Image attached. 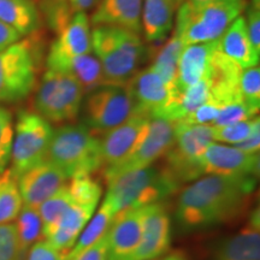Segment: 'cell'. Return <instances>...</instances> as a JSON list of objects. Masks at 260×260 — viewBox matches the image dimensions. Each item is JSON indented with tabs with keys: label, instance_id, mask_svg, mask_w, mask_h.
I'll return each instance as SVG.
<instances>
[{
	"label": "cell",
	"instance_id": "obj_22",
	"mask_svg": "<svg viewBox=\"0 0 260 260\" xmlns=\"http://www.w3.org/2000/svg\"><path fill=\"white\" fill-rule=\"evenodd\" d=\"M218 51L239 65L241 69L259 64L260 54L254 50L247 34L245 18L237 17L217 40Z\"/></svg>",
	"mask_w": 260,
	"mask_h": 260
},
{
	"label": "cell",
	"instance_id": "obj_9",
	"mask_svg": "<svg viewBox=\"0 0 260 260\" xmlns=\"http://www.w3.org/2000/svg\"><path fill=\"white\" fill-rule=\"evenodd\" d=\"M81 110L83 124L98 135L105 134L135 115V104L126 84H105L87 94Z\"/></svg>",
	"mask_w": 260,
	"mask_h": 260
},
{
	"label": "cell",
	"instance_id": "obj_19",
	"mask_svg": "<svg viewBox=\"0 0 260 260\" xmlns=\"http://www.w3.org/2000/svg\"><path fill=\"white\" fill-rule=\"evenodd\" d=\"M217 48V40L187 45L183 48L177 67V90L186 89L191 84L210 77Z\"/></svg>",
	"mask_w": 260,
	"mask_h": 260
},
{
	"label": "cell",
	"instance_id": "obj_26",
	"mask_svg": "<svg viewBox=\"0 0 260 260\" xmlns=\"http://www.w3.org/2000/svg\"><path fill=\"white\" fill-rule=\"evenodd\" d=\"M0 22L22 38L40 29L41 16L31 0H0Z\"/></svg>",
	"mask_w": 260,
	"mask_h": 260
},
{
	"label": "cell",
	"instance_id": "obj_25",
	"mask_svg": "<svg viewBox=\"0 0 260 260\" xmlns=\"http://www.w3.org/2000/svg\"><path fill=\"white\" fill-rule=\"evenodd\" d=\"M47 69L69 75L77 81L84 94H88L92 90L99 88L100 86H105L102 64L93 53L48 64Z\"/></svg>",
	"mask_w": 260,
	"mask_h": 260
},
{
	"label": "cell",
	"instance_id": "obj_39",
	"mask_svg": "<svg viewBox=\"0 0 260 260\" xmlns=\"http://www.w3.org/2000/svg\"><path fill=\"white\" fill-rule=\"evenodd\" d=\"M223 105L213 99H209L206 103L194 110L189 116L183 119V123L187 124H203V125H212L214 119L217 118Z\"/></svg>",
	"mask_w": 260,
	"mask_h": 260
},
{
	"label": "cell",
	"instance_id": "obj_43",
	"mask_svg": "<svg viewBox=\"0 0 260 260\" xmlns=\"http://www.w3.org/2000/svg\"><path fill=\"white\" fill-rule=\"evenodd\" d=\"M234 147H236L240 151L246 152V153L249 154H259L260 149V130H256V132L253 133V134L243 140L240 144L234 145Z\"/></svg>",
	"mask_w": 260,
	"mask_h": 260
},
{
	"label": "cell",
	"instance_id": "obj_35",
	"mask_svg": "<svg viewBox=\"0 0 260 260\" xmlns=\"http://www.w3.org/2000/svg\"><path fill=\"white\" fill-rule=\"evenodd\" d=\"M14 133L15 126L11 112L0 106V176L8 170V165L11 160Z\"/></svg>",
	"mask_w": 260,
	"mask_h": 260
},
{
	"label": "cell",
	"instance_id": "obj_1",
	"mask_svg": "<svg viewBox=\"0 0 260 260\" xmlns=\"http://www.w3.org/2000/svg\"><path fill=\"white\" fill-rule=\"evenodd\" d=\"M256 177L204 175L181 191L176 220L183 232H201L237 218L249 205Z\"/></svg>",
	"mask_w": 260,
	"mask_h": 260
},
{
	"label": "cell",
	"instance_id": "obj_34",
	"mask_svg": "<svg viewBox=\"0 0 260 260\" xmlns=\"http://www.w3.org/2000/svg\"><path fill=\"white\" fill-rule=\"evenodd\" d=\"M239 90L241 100L254 111L260 107V68L259 65L243 69L240 76Z\"/></svg>",
	"mask_w": 260,
	"mask_h": 260
},
{
	"label": "cell",
	"instance_id": "obj_21",
	"mask_svg": "<svg viewBox=\"0 0 260 260\" xmlns=\"http://www.w3.org/2000/svg\"><path fill=\"white\" fill-rule=\"evenodd\" d=\"M142 0H100L92 15V23L128 29L140 34Z\"/></svg>",
	"mask_w": 260,
	"mask_h": 260
},
{
	"label": "cell",
	"instance_id": "obj_48",
	"mask_svg": "<svg viewBox=\"0 0 260 260\" xmlns=\"http://www.w3.org/2000/svg\"><path fill=\"white\" fill-rule=\"evenodd\" d=\"M175 2H176V4H177V6H178L180 4H182V3H183L184 0H175Z\"/></svg>",
	"mask_w": 260,
	"mask_h": 260
},
{
	"label": "cell",
	"instance_id": "obj_33",
	"mask_svg": "<svg viewBox=\"0 0 260 260\" xmlns=\"http://www.w3.org/2000/svg\"><path fill=\"white\" fill-rule=\"evenodd\" d=\"M256 130H260L259 116L253 117L247 121L232 123V124L228 125L212 126L213 142L234 146L249 138Z\"/></svg>",
	"mask_w": 260,
	"mask_h": 260
},
{
	"label": "cell",
	"instance_id": "obj_46",
	"mask_svg": "<svg viewBox=\"0 0 260 260\" xmlns=\"http://www.w3.org/2000/svg\"><path fill=\"white\" fill-rule=\"evenodd\" d=\"M159 260H189V259H188V256L186 254H183V253L175 252V253H171V254L164 256V258H161Z\"/></svg>",
	"mask_w": 260,
	"mask_h": 260
},
{
	"label": "cell",
	"instance_id": "obj_2",
	"mask_svg": "<svg viewBox=\"0 0 260 260\" xmlns=\"http://www.w3.org/2000/svg\"><path fill=\"white\" fill-rule=\"evenodd\" d=\"M106 195L115 205L117 214L162 203L180 187V183L164 167H148L124 172L106 181Z\"/></svg>",
	"mask_w": 260,
	"mask_h": 260
},
{
	"label": "cell",
	"instance_id": "obj_6",
	"mask_svg": "<svg viewBox=\"0 0 260 260\" xmlns=\"http://www.w3.org/2000/svg\"><path fill=\"white\" fill-rule=\"evenodd\" d=\"M83 96L76 80L65 73L47 69L35 95V109L50 123H71L80 115Z\"/></svg>",
	"mask_w": 260,
	"mask_h": 260
},
{
	"label": "cell",
	"instance_id": "obj_36",
	"mask_svg": "<svg viewBox=\"0 0 260 260\" xmlns=\"http://www.w3.org/2000/svg\"><path fill=\"white\" fill-rule=\"evenodd\" d=\"M255 116H258V112L251 109L242 100H235V102L225 104L222 107V110L211 126L228 125L232 124V123L247 121V119H251Z\"/></svg>",
	"mask_w": 260,
	"mask_h": 260
},
{
	"label": "cell",
	"instance_id": "obj_12",
	"mask_svg": "<svg viewBox=\"0 0 260 260\" xmlns=\"http://www.w3.org/2000/svg\"><path fill=\"white\" fill-rule=\"evenodd\" d=\"M92 47L102 64L105 84L125 86L139 73V64L117 46L109 25H95L92 30Z\"/></svg>",
	"mask_w": 260,
	"mask_h": 260
},
{
	"label": "cell",
	"instance_id": "obj_8",
	"mask_svg": "<svg viewBox=\"0 0 260 260\" xmlns=\"http://www.w3.org/2000/svg\"><path fill=\"white\" fill-rule=\"evenodd\" d=\"M54 130L51 123L37 112L21 111L15 125L10 172L16 178L46 160Z\"/></svg>",
	"mask_w": 260,
	"mask_h": 260
},
{
	"label": "cell",
	"instance_id": "obj_7",
	"mask_svg": "<svg viewBox=\"0 0 260 260\" xmlns=\"http://www.w3.org/2000/svg\"><path fill=\"white\" fill-rule=\"evenodd\" d=\"M37 75V46L30 40H18L0 52V104L25 99L34 89Z\"/></svg>",
	"mask_w": 260,
	"mask_h": 260
},
{
	"label": "cell",
	"instance_id": "obj_40",
	"mask_svg": "<svg viewBox=\"0 0 260 260\" xmlns=\"http://www.w3.org/2000/svg\"><path fill=\"white\" fill-rule=\"evenodd\" d=\"M260 0H251L249 4H247L245 11L246 17L245 23L247 34H248L249 41L254 50L260 54Z\"/></svg>",
	"mask_w": 260,
	"mask_h": 260
},
{
	"label": "cell",
	"instance_id": "obj_14",
	"mask_svg": "<svg viewBox=\"0 0 260 260\" xmlns=\"http://www.w3.org/2000/svg\"><path fill=\"white\" fill-rule=\"evenodd\" d=\"M259 154H249L234 146L211 142L201 157L203 175L230 177H256L259 174Z\"/></svg>",
	"mask_w": 260,
	"mask_h": 260
},
{
	"label": "cell",
	"instance_id": "obj_32",
	"mask_svg": "<svg viewBox=\"0 0 260 260\" xmlns=\"http://www.w3.org/2000/svg\"><path fill=\"white\" fill-rule=\"evenodd\" d=\"M71 204H73V200L70 198L69 189L67 184H64L59 190H57L38 207V212L40 214L42 225H44V237L56 225Z\"/></svg>",
	"mask_w": 260,
	"mask_h": 260
},
{
	"label": "cell",
	"instance_id": "obj_11",
	"mask_svg": "<svg viewBox=\"0 0 260 260\" xmlns=\"http://www.w3.org/2000/svg\"><path fill=\"white\" fill-rule=\"evenodd\" d=\"M175 123L162 118H152L148 134L139 148L128 159L115 168L104 171L105 180L109 181L118 175L152 167L154 161L164 157L174 142Z\"/></svg>",
	"mask_w": 260,
	"mask_h": 260
},
{
	"label": "cell",
	"instance_id": "obj_5",
	"mask_svg": "<svg viewBox=\"0 0 260 260\" xmlns=\"http://www.w3.org/2000/svg\"><path fill=\"white\" fill-rule=\"evenodd\" d=\"M213 142L212 126L175 123L174 142L165 153L162 165L178 183L195 181L203 176L201 157Z\"/></svg>",
	"mask_w": 260,
	"mask_h": 260
},
{
	"label": "cell",
	"instance_id": "obj_15",
	"mask_svg": "<svg viewBox=\"0 0 260 260\" xmlns=\"http://www.w3.org/2000/svg\"><path fill=\"white\" fill-rule=\"evenodd\" d=\"M146 207L116 214L107 233L106 260H134L141 241Z\"/></svg>",
	"mask_w": 260,
	"mask_h": 260
},
{
	"label": "cell",
	"instance_id": "obj_13",
	"mask_svg": "<svg viewBox=\"0 0 260 260\" xmlns=\"http://www.w3.org/2000/svg\"><path fill=\"white\" fill-rule=\"evenodd\" d=\"M126 86L134 99L135 113L149 118H159L177 90L162 80L152 67L136 73Z\"/></svg>",
	"mask_w": 260,
	"mask_h": 260
},
{
	"label": "cell",
	"instance_id": "obj_37",
	"mask_svg": "<svg viewBox=\"0 0 260 260\" xmlns=\"http://www.w3.org/2000/svg\"><path fill=\"white\" fill-rule=\"evenodd\" d=\"M15 223L0 224V260H23Z\"/></svg>",
	"mask_w": 260,
	"mask_h": 260
},
{
	"label": "cell",
	"instance_id": "obj_16",
	"mask_svg": "<svg viewBox=\"0 0 260 260\" xmlns=\"http://www.w3.org/2000/svg\"><path fill=\"white\" fill-rule=\"evenodd\" d=\"M67 180L64 172L48 160L29 169L17 178L23 206L38 209L44 201L59 190Z\"/></svg>",
	"mask_w": 260,
	"mask_h": 260
},
{
	"label": "cell",
	"instance_id": "obj_42",
	"mask_svg": "<svg viewBox=\"0 0 260 260\" xmlns=\"http://www.w3.org/2000/svg\"><path fill=\"white\" fill-rule=\"evenodd\" d=\"M107 252V234L99 240L95 245H93L86 251H83L80 255L75 256L71 260H106Z\"/></svg>",
	"mask_w": 260,
	"mask_h": 260
},
{
	"label": "cell",
	"instance_id": "obj_41",
	"mask_svg": "<svg viewBox=\"0 0 260 260\" xmlns=\"http://www.w3.org/2000/svg\"><path fill=\"white\" fill-rule=\"evenodd\" d=\"M68 254H69L68 251L58 249L42 239L29 248L25 260H67Z\"/></svg>",
	"mask_w": 260,
	"mask_h": 260
},
{
	"label": "cell",
	"instance_id": "obj_44",
	"mask_svg": "<svg viewBox=\"0 0 260 260\" xmlns=\"http://www.w3.org/2000/svg\"><path fill=\"white\" fill-rule=\"evenodd\" d=\"M19 39H21V35L17 31L0 22V52L17 42Z\"/></svg>",
	"mask_w": 260,
	"mask_h": 260
},
{
	"label": "cell",
	"instance_id": "obj_47",
	"mask_svg": "<svg viewBox=\"0 0 260 260\" xmlns=\"http://www.w3.org/2000/svg\"><path fill=\"white\" fill-rule=\"evenodd\" d=\"M190 2L195 3V4H205V3L212 2V0H190Z\"/></svg>",
	"mask_w": 260,
	"mask_h": 260
},
{
	"label": "cell",
	"instance_id": "obj_20",
	"mask_svg": "<svg viewBox=\"0 0 260 260\" xmlns=\"http://www.w3.org/2000/svg\"><path fill=\"white\" fill-rule=\"evenodd\" d=\"M213 260H260V213L256 209L236 234L220 242Z\"/></svg>",
	"mask_w": 260,
	"mask_h": 260
},
{
	"label": "cell",
	"instance_id": "obj_3",
	"mask_svg": "<svg viewBox=\"0 0 260 260\" xmlns=\"http://www.w3.org/2000/svg\"><path fill=\"white\" fill-rule=\"evenodd\" d=\"M246 6V0H212L205 4L184 0L177 11L174 34L186 46L218 40Z\"/></svg>",
	"mask_w": 260,
	"mask_h": 260
},
{
	"label": "cell",
	"instance_id": "obj_4",
	"mask_svg": "<svg viewBox=\"0 0 260 260\" xmlns=\"http://www.w3.org/2000/svg\"><path fill=\"white\" fill-rule=\"evenodd\" d=\"M46 160L60 169L68 180L76 175H92L103 168L100 138L83 123H68L53 132Z\"/></svg>",
	"mask_w": 260,
	"mask_h": 260
},
{
	"label": "cell",
	"instance_id": "obj_23",
	"mask_svg": "<svg viewBox=\"0 0 260 260\" xmlns=\"http://www.w3.org/2000/svg\"><path fill=\"white\" fill-rule=\"evenodd\" d=\"M94 211L95 209L93 207L80 206L73 203L44 239L56 248L70 252L84 226L92 218Z\"/></svg>",
	"mask_w": 260,
	"mask_h": 260
},
{
	"label": "cell",
	"instance_id": "obj_45",
	"mask_svg": "<svg viewBox=\"0 0 260 260\" xmlns=\"http://www.w3.org/2000/svg\"><path fill=\"white\" fill-rule=\"evenodd\" d=\"M100 0H69L74 12H86L90 9H94Z\"/></svg>",
	"mask_w": 260,
	"mask_h": 260
},
{
	"label": "cell",
	"instance_id": "obj_17",
	"mask_svg": "<svg viewBox=\"0 0 260 260\" xmlns=\"http://www.w3.org/2000/svg\"><path fill=\"white\" fill-rule=\"evenodd\" d=\"M171 242V220L162 203L149 205L142 228V236L134 260H154L164 254Z\"/></svg>",
	"mask_w": 260,
	"mask_h": 260
},
{
	"label": "cell",
	"instance_id": "obj_29",
	"mask_svg": "<svg viewBox=\"0 0 260 260\" xmlns=\"http://www.w3.org/2000/svg\"><path fill=\"white\" fill-rule=\"evenodd\" d=\"M184 47L186 45L183 44V41L176 34H174L170 40L161 47L155 57L154 63L151 65L162 77V80L167 81L172 87H176L178 60Z\"/></svg>",
	"mask_w": 260,
	"mask_h": 260
},
{
	"label": "cell",
	"instance_id": "obj_24",
	"mask_svg": "<svg viewBox=\"0 0 260 260\" xmlns=\"http://www.w3.org/2000/svg\"><path fill=\"white\" fill-rule=\"evenodd\" d=\"M176 8L175 0H142L141 24L146 40L158 44L168 38Z\"/></svg>",
	"mask_w": 260,
	"mask_h": 260
},
{
	"label": "cell",
	"instance_id": "obj_10",
	"mask_svg": "<svg viewBox=\"0 0 260 260\" xmlns=\"http://www.w3.org/2000/svg\"><path fill=\"white\" fill-rule=\"evenodd\" d=\"M151 119L145 115L135 113L122 124L103 134L100 154L105 170L119 165L139 148L148 134Z\"/></svg>",
	"mask_w": 260,
	"mask_h": 260
},
{
	"label": "cell",
	"instance_id": "obj_30",
	"mask_svg": "<svg viewBox=\"0 0 260 260\" xmlns=\"http://www.w3.org/2000/svg\"><path fill=\"white\" fill-rule=\"evenodd\" d=\"M23 207L17 178L6 170L0 176V224L11 223Z\"/></svg>",
	"mask_w": 260,
	"mask_h": 260
},
{
	"label": "cell",
	"instance_id": "obj_31",
	"mask_svg": "<svg viewBox=\"0 0 260 260\" xmlns=\"http://www.w3.org/2000/svg\"><path fill=\"white\" fill-rule=\"evenodd\" d=\"M70 180V183L67 186L73 203L80 206L96 209L103 194L99 182L94 180L89 174L76 175Z\"/></svg>",
	"mask_w": 260,
	"mask_h": 260
},
{
	"label": "cell",
	"instance_id": "obj_38",
	"mask_svg": "<svg viewBox=\"0 0 260 260\" xmlns=\"http://www.w3.org/2000/svg\"><path fill=\"white\" fill-rule=\"evenodd\" d=\"M45 6L47 21L54 31L59 32L75 15L69 0H46Z\"/></svg>",
	"mask_w": 260,
	"mask_h": 260
},
{
	"label": "cell",
	"instance_id": "obj_28",
	"mask_svg": "<svg viewBox=\"0 0 260 260\" xmlns=\"http://www.w3.org/2000/svg\"><path fill=\"white\" fill-rule=\"evenodd\" d=\"M19 246L25 254L29 248L44 239V225L38 209L23 206L15 222Z\"/></svg>",
	"mask_w": 260,
	"mask_h": 260
},
{
	"label": "cell",
	"instance_id": "obj_18",
	"mask_svg": "<svg viewBox=\"0 0 260 260\" xmlns=\"http://www.w3.org/2000/svg\"><path fill=\"white\" fill-rule=\"evenodd\" d=\"M93 52L90 21L86 12H76L69 23L58 32L50 48L46 64L74 58Z\"/></svg>",
	"mask_w": 260,
	"mask_h": 260
},
{
	"label": "cell",
	"instance_id": "obj_27",
	"mask_svg": "<svg viewBox=\"0 0 260 260\" xmlns=\"http://www.w3.org/2000/svg\"><path fill=\"white\" fill-rule=\"evenodd\" d=\"M116 214L117 211L115 205H113L112 200L106 195L102 206L98 209L95 213H93L92 218L89 219V222L84 226L77 241L75 242L74 247L70 249L67 260L74 259L75 256L80 255L83 251H86L87 248L95 245L99 240H102L109 233Z\"/></svg>",
	"mask_w": 260,
	"mask_h": 260
}]
</instances>
